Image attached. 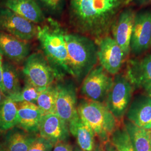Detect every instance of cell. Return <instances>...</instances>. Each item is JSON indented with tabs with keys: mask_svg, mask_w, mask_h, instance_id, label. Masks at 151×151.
<instances>
[{
	"mask_svg": "<svg viewBox=\"0 0 151 151\" xmlns=\"http://www.w3.org/2000/svg\"><path fill=\"white\" fill-rule=\"evenodd\" d=\"M132 0H69L68 21L75 32L96 42L111 33L114 22Z\"/></svg>",
	"mask_w": 151,
	"mask_h": 151,
	"instance_id": "cell-1",
	"label": "cell"
},
{
	"mask_svg": "<svg viewBox=\"0 0 151 151\" xmlns=\"http://www.w3.org/2000/svg\"><path fill=\"white\" fill-rule=\"evenodd\" d=\"M66 32L58 22L52 18L46 19L42 25H38L37 38L42 53L54 70L57 80L72 76L65 40Z\"/></svg>",
	"mask_w": 151,
	"mask_h": 151,
	"instance_id": "cell-2",
	"label": "cell"
},
{
	"mask_svg": "<svg viewBox=\"0 0 151 151\" xmlns=\"http://www.w3.org/2000/svg\"><path fill=\"white\" fill-rule=\"evenodd\" d=\"M65 40L72 76L80 83L97 65V44L91 38L75 32H66Z\"/></svg>",
	"mask_w": 151,
	"mask_h": 151,
	"instance_id": "cell-3",
	"label": "cell"
},
{
	"mask_svg": "<svg viewBox=\"0 0 151 151\" xmlns=\"http://www.w3.org/2000/svg\"><path fill=\"white\" fill-rule=\"evenodd\" d=\"M77 111L81 120L91 128L103 145L110 140L118 128V120L105 103L82 99L78 104Z\"/></svg>",
	"mask_w": 151,
	"mask_h": 151,
	"instance_id": "cell-4",
	"label": "cell"
},
{
	"mask_svg": "<svg viewBox=\"0 0 151 151\" xmlns=\"http://www.w3.org/2000/svg\"><path fill=\"white\" fill-rule=\"evenodd\" d=\"M22 72L25 81L38 88H45L57 80L54 70L40 52L29 54L24 62Z\"/></svg>",
	"mask_w": 151,
	"mask_h": 151,
	"instance_id": "cell-5",
	"label": "cell"
},
{
	"mask_svg": "<svg viewBox=\"0 0 151 151\" xmlns=\"http://www.w3.org/2000/svg\"><path fill=\"white\" fill-rule=\"evenodd\" d=\"M134 87L125 74L114 76L113 84L105 104L118 121L123 119L131 103Z\"/></svg>",
	"mask_w": 151,
	"mask_h": 151,
	"instance_id": "cell-6",
	"label": "cell"
},
{
	"mask_svg": "<svg viewBox=\"0 0 151 151\" xmlns=\"http://www.w3.org/2000/svg\"><path fill=\"white\" fill-rule=\"evenodd\" d=\"M57 97L55 113L66 124L68 128L80 119L77 111V90L73 81L64 78L57 80Z\"/></svg>",
	"mask_w": 151,
	"mask_h": 151,
	"instance_id": "cell-7",
	"label": "cell"
},
{
	"mask_svg": "<svg viewBox=\"0 0 151 151\" xmlns=\"http://www.w3.org/2000/svg\"><path fill=\"white\" fill-rule=\"evenodd\" d=\"M113 84V78L100 65L92 70L82 81V96L93 101L105 103Z\"/></svg>",
	"mask_w": 151,
	"mask_h": 151,
	"instance_id": "cell-8",
	"label": "cell"
},
{
	"mask_svg": "<svg viewBox=\"0 0 151 151\" xmlns=\"http://www.w3.org/2000/svg\"><path fill=\"white\" fill-rule=\"evenodd\" d=\"M0 31L29 42L37 37L38 25L6 8H0Z\"/></svg>",
	"mask_w": 151,
	"mask_h": 151,
	"instance_id": "cell-9",
	"label": "cell"
},
{
	"mask_svg": "<svg viewBox=\"0 0 151 151\" xmlns=\"http://www.w3.org/2000/svg\"><path fill=\"white\" fill-rule=\"evenodd\" d=\"M100 65L110 75L119 73L126 57L122 49L110 35L96 42Z\"/></svg>",
	"mask_w": 151,
	"mask_h": 151,
	"instance_id": "cell-10",
	"label": "cell"
},
{
	"mask_svg": "<svg viewBox=\"0 0 151 151\" xmlns=\"http://www.w3.org/2000/svg\"><path fill=\"white\" fill-rule=\"evenodd\" d=\"M151 11L143 10L136 12L132 37L130 52L139 55L151 47Z\"/></svg>",
	"mask_w": 151,
	"mask_h": 151,
	"instance_id": "cell-11",
	"label": "cell"
},
{
	"mask_svg": "<svg viewBox=\"0 0 151 151\" xmlns=\"http://www.w3.org/2000/svg\"><path fill=\"white\" fill-rule=\"evenodd\" d=\"M135 14L132 6L125 7L116 17L111 30L112 38L122 49L126 57L130 52V44Z\"/></svg>",
	"mask_w": 151,
	"mask_h": 151,
	"instance_id": "cell-12",
	"label": "cell"
},
{
	"mask_svg": "<svg viewBox=\"0 0 151 151\" xmlns=\"http://www.w3.org/2000/svg\"><path fill=\"white\" fill-rule=\"evenodd\" d=\"M126 76L135 88L151 96V54L127 61Z\"/></svg>",
	"mask_w": 151,
	"mask_h": 151,
	"instance_id": "cell-13",
	"label": "cell"
},
{
	"mask_svg": "<svg viewBox=\"0 0 151 151\" xmlns=\"http://www.w3.org/2000/svg\"><path fill=\"white\" fill-rule=\"evenodd\" d=\"M38 134L55 145L68 140L70 132L68 125L57 114H49L43 116Z\"/></svg>",
	"mask_w": 151,
	"mask_h": 151,
	"instance_id": "cell-14",
	"label": "cell"
},
{
	"mask_svg": "<svg viewBox=\"0 0 151 151\" xmlns=\"http://www.w3.org/2000/svg\"><path fill=\"white\" fill-rule=\"evenodd\" d=\"M30 45L10 34L0 31V54L14 64H21L29 55Z\"/></svg>",
	"mask_w": 151,
	"mask_h": 151,
	"instance_id": "cell-15",
	"label": "cell"
},
{
	"mask_svg": "<svg viewBox=\"0 0 151 151\" xmlns=\"http://www.w3.org/2000/svg\"><path fill=\"white\" fill-rule=\"evenodd\" d=\"M127 120L145 129H151V96L147 93L135 96L126 113Z\"/></svg>",
	"mask_w": 151,
	"mask_h": 151,
	"instance_id": "cell-16",
	"label": "cell"
},
{
	"mask_svg": "<svg viewBox=\"0 0 151 151\" xmlns=\"http://www.w3.org/2000/svg\"><path fill=\"white\" fill-rule=\"evenodd\" d=\"M5 7L35 24L46 20L43 11L35 0H6Z\"/></svg>",
	"mask_w": 151,
	"mask_h": 151,
	"instance_id": "cell-17",
	"label": "cell"
},
{
	"mask_svg": "<svg viewBox=\"0 0 151 151\" xmlns=\"http://www.w3.org/2000/svg\"><path fill=\"white\" fill-rule=\"evenodd\" d=\"M17 127L29 133H38L39 125L43 116L41 110L35 103H17Z\"/></svg>",
	"mask_w": 151,
	"mask_h": 151,
	"instance_id": "cell-18",
	"label": "cell"
},
{
	"mask_svg": "<svg viewBox=\"0 0 151 151\" xmlns=\"http://www.w3.org/2000/svg\"><path fill=\"white\" fill-rule=\"evenodd\" d=\"M38 134L16 126L7 130L3 145L6 151H27Z\"/></svg>",
	"mask_w": 151,
	"mask_h": 151,
	"instance_id": "cell-19",
	"label": "cell"
},
{
	"mask_svg": "<svg viewBox=\"0 0 151 151\" xmlns=\"http://www.w3.org/2000/svg\"><path fill=\"white\" fill-rule=\"evenodd\" d=\"M2 85L7 97L16 95L22 90L19 71L16 65L10 61L3 62Z\"/></svg>",
	"mask_w": 151,
	"mask_h": 151,
	"instance_id": "cell-20",
	"label": "cell"
},
{
	"mask_svg": "<svg viewBox=\"0 0 151 151\" xmlns=\"http://www.w3.org/2000/svg\"><path fill=\"white\" fill-rule=\"evenodd\" d=\"M70 133L76 139L77 145L84 151H92L96 145L95 134L93 130L81 119L69 127Z\"/></svg>",
	"mask_w": 151,
	"mask_h": 151,
	"instance_id": "cell-21",
	"label": "cell"
},
{
	"mask_svg": "<svg viewBox=\"0 0 151 151\" xmlns=\"http://www.w3.org/2000/svg\"><path fill=\"white\" fill-rule=\"evenodd\" d=\"M124 127L134 151H151L148 130L139 127L127 119L124 120Z\"/></svg>",
	"mask_w": 151,
	"mask_h": 151,
	"instance_id": "cell-22",
	"label": "cell"
},
{
	"mask_svg": "<svg viewBox=\"0 0 151 151\" xmlns=\"http://www.w3.org/2000/svg\"><path fill=\"white\" fill-rule=\"evenodd\" d=\"M17 103L7 97L0 105V130H9L18 124Z\"/></svg>",
	"mask_w": 151,
	"mask_h": 151,
	"instance_id": "cell-23",
	"label": "cell"
},
{
	"mask_svg": "<svg viewBox=\"0 0 151 151\" xmlns=\"http://www.w3.org/2000/svg\"><path fill=\"white\" fill-rule=\"evenodd\" d=\"M57 92V82H54L45 88L39 95L36 104L43 115L55 113Z\"/></svg>",
	"mask_w": 151,
	"mask_h": 151,
	"instance_id": "cell-24",
	"label": "cell"
},
{
	"mask_svg": "<svg viewBox=\"0 0 151 151\" xmlns=\"http://www.w3.org/2000/svg\"><path fill=\"white\" fill-rule=\"evenodd\" d=\"M44 89L34 86L25 82L24 86L22 87L20 91L16 95L7 97L16 103L29 102L36 104L39 95Z\"/></svg>",
	"mask_w": 151,
	"mask_h": 151,
	"instance_id": "cell-25",
	"label": "cell"
},
{
	"mask_svg": "<svg viewBox=\"0 0 151 151\" xmlns=\"http://www.w3.org/2000/svg\"><path fill=\"white\" fill-rule=\"evenodd\" d=\"M110 140L118 151H134L124 127L115 130Z\"/></svg>",
	"mask_w": 151,
	"mask_h": 151,
	"instance_id": "cell-26",
	"label": "cell"
},
{
	"mask_svg": "<svg viewBox=\"0 0 151 151\" xmlns=\"http://www.w3.org/2000/svg\"><path fill=\"white\" fill-rule=\"evenodd\" d=\"M45 11L52 15L61 13L65 6V0H35Z\"/></svg>",
	"mask_w": 151,
	"mask_h": 151,
	"instance_id": "cell-27",
	"label": "cell"
},
{
	"mask_svg": "<svg viewBox=\"0 0 151 151\" xmlns=\"http://www.w3.org/2000/svg\"><path fill=\"white\" fill-rule=\"evenodd\" d=\"M54 146L53 143L38 135L27 151H52Z\"/></svg>",
	"mask_w": 151,
	"mask_h": 151,
	"instance_id": "cell-28",
	"label": "cell"
},
{
	"mask_svg": "<svg viewBox=\"0 0 151 151\" xmlns=\"http://www.w3.org/2000/svg\"><path fill=\"white\" fill-rule=\"evenodd\" d=\"M73 147L67 141L56 143L52 151H73Z\"/></svg>",
	"mask_w": 151,
	"mask_h": 151,
	"instance_id": "cell-29",
	"label": "cell"
},
{
	"mask_svg": "<svg viewBox=\"0 0 151 151\" xmlns=\"http://www.w3.org/2000/svg\"><path fill=\"white\" fill-rule=\"evenodd\" d=\"M103 146L105 151H118L110 140L105 142L103 145Z\"/></svg>",
	"mask_w": 151,
	"mask_h": 151,
	"instance_id": "cell-30",
	"label": "cell"
},
{
	"mask_svg": "<svg viewBox=\"0 0 151 151\" xmlns=\"http://www.w3.org/2000/svg\"><path fill=\"white\" fill-rule=\"evenodd\" d=\"M132 1L139 7H145L151 4V0H132Z\"/></svg>",
	"mask_w": 151,
	"mask_h": 151,
	"instance_id": "cell-31",
	"label": "cell"
},
{
	"mask_svg": "<svg viewBox=\"0 0 151 151\" xmlns=\"http://www.w3.org/2000/svg\"><path fill=\"white\" fill-rule=\"evenodd\" d=\"M2 65L3 58L2 55L0 54V89L4 92V87L2 85Z\"/></svg>",
	"mask_w": 151,
	"mask_h": 151,
	"instance_id": "cell-32",
	"label": "cell"
},
{
	"mask_svg": "<svg viewBox=\"0 0 151 151\" xmlns=\"http://www.w3.org/2000/svg\"><path fill=\"white\" fill-rule=\"evenodd\" d=\"M92 151H105L104 149V146L102 143L100 142L99 143H96V145L95 146L94 149Z\"/></svg>",
	"mask_w": 151,
	"mask_h": 151,
	"instance_id": "cell-33",
	"label": "cell"
},
{
	"mask_svg": "<svg viewBox=\"0 0 151 151\" xmlns=\"http://www.w3.org/2000/svg\"><path fill=\"white\" fill-rule=\"evenodd\" d=\"M7 97L5 93L0 89V105L5 101Z\"/></svg>",
	"mask_w": 151,
	"mask_h": 151,
	"instance_id": "cell-34",
	"label": "cell"
},
{
	"mask_svg": "<svg viewBox=\"0 0 151 151\" xmlns=\"http://www.w3.org/2000/svg\"><path fill=\"white\" fill-rule=\"evenodd\" d=\"M73 151H83L82 149H81V148L79 147V146H76L75 147V148H73Z\"/></svg>",
	"mask_w": 151,
	"mask_h": 151,
	"instance_id": "cell-35",
	"label": "cell"
},
{
	"mask_svg": "<svg viewBox=\"0 0 151 151\" xmlns=\"http://www.w3.org/2000/svg\"><path fill=\"white\" fill-rule=\"evenodd\" d=\"M0 151H6L3 144L2 145H0Z\"/></svg>",
	"mask_w": 151,
	"mask_h": 151,
	"instance_id": "cell-36",
	"label": "cell"
},
{
	"mask_svg": "<svg viewBox=\"0 0 151 151\" xmlns=\"http://www.w3.org/2000/svg\"><path fill=\"white\" fill-rule=\"evenodd\" d=\"M149 135H150V140L151 146V131H150V130H149Z\"/></svg>",
	"mask_w": 151,
	"mask_h": 151,
	"instance_id": "cell-37",
	"label": "cell"
},
{
	"mask_svg": "<svg viewBox=\"0 0 151 151\" xmlns=\"http://www.w3.org/2000/svg\"></svg>",
	"mask_w": 151,
	"mask_h": 151,
	"instance_id": "cell-38",
	"label": "cell"
},
{
	"mask_svg": "<svg viewBox=\"0 0 151 151\" xmlns=\"http://www.w3.org/2000/svg\"><path fill=\"white\" fill-rule=\"evenodd\" d=\"M150 131H151V130H150Z\"/></svg>",
	"mask_w": 151,
	"mask_h": 151,
	"instance_id": "cell-39",
	"label": "cell"
}]
</instances>
